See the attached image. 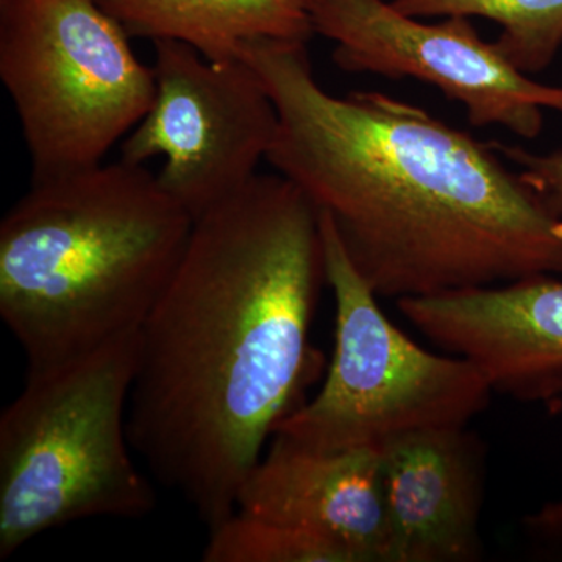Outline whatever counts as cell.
Masks as SVG:
<instances>
[{"instance_id":"6da1fadb","label":"cell","mask_w":562,"mask_h":562,"mask_svg":"<svg viewBox=\"0 0 562 562\" xmlns=\"http://www.w3.org/2000/svg\"><path fill=\"white\" fill-rule=\"evenodd\" d=\"M325 281L319 210L286 177L257 173L194 221L140 325L132 447L209 530L324 368L310 335Z\"/></svg>"},{"instance_id":"7a4b0ae2","label":"cell","mask_w":562,"mask_h":562,"mask_svg":"<svg viewBox=\"0 0 562 562\" xmlns=\"http://www.w3.org/2000/svg\"><path fill=\"white\" fill-rule=\"evenodd\" d=\"M279 131L266 161L328 214L376 297H428L562 276V217L494 143L376 91L328 94L308 43L261 41Z\"/></svg>"},{"instance_id":"3957f363","label":"cell","mask_w":562,"mask_h":562,"mask_svg":"<svg viewBox=\"0 0 562 562\" xmlns=\"http://www.w3.org/2000/svg\"><path fill=\"white\" fill-rule=\"evenodd\" d=\"M192 225L157 173L122 158L31 180L0 222V316L29 369L138 331Z\"/></svg>"},{"instance_id":"277c9868","label":"cell","mask_w":562,"mask_h":562,"mask_svg":"<svg viewBox=\"0 0 562 562\" xmlns=\"http://www.w3.org/2000/svg\"><path fill=\"white\" fill-rule=\"evenodd\" d=\"M136 362L138 331L29 369L0 417V560L63 525L154 512L128 436Z\"/></svg>"},{"instance_id":"5b68a950","label":"cell","mask_w":562,"mask_h":562,"mask_svg":"<svg viewBox=\"0 0 562 562\" xmlns=\"http://www.w3.org/2000/svg\"><path fill=\"white\" fill-rule=\"evenodd\" d=\"M101 0H0V80L32 180L105 161L149 113L155 76Z\"/></svg>"},{"instance_id":"8992f818","label":"cell","mask_w":562,"mask_h":562,"mask_svg":"<svg viewBox=\"0 0 562 562\" xmlns=\"http://www.w3.org/2000/svg\"><path fill=\"white\" fill-rule=\"evenodd\" d=\"M321 214L325 269L336 302L335 355L324 386L276 431L313 449L380 450L406 432L468 427L492 387L465 358L412 341L380 308L328 214Z\"/></svg>"},{"instance_id":"52a82bcc","label":"cell","mask_w":562,"mask_h":562,"mask_svg":"<svg viewBox=\"0 0 562 562\" xmlns=\"http://www.w3.org/2000/svg\"><path fill=\"white\" fill-rule=\"evenodd\" d=\"M154 44L151 109L121 146L122 160L165 158L162 190L198 220L243 190L268 157L279 113L249 63H213L190 44Z\"/></svg>"},{"instance_id":"ba28073f","label":"cell","mask_w":562,"mask_h":562,"mask_svg":"<svg viewBox=\"0 0 562 562\" xmlns=\"http://www.w3.org/2000/svg\"><path fill=\"white\" fill-rule=\"evenodd\" d=\"M314 33L335 41L333 61L346 72L435 85L462 103L472 127L502 125L525 139L543 127V109L561 111L562 88L528 79L480 38L469 18L424 24L384 0H303Z\"/></svg>"},{"instance_id":"9c48e42d","label":"cell","mask_w":562,"mask_h":562,"mask_svg":"<svg viewBox=\"0 0 562 562\" xmlns=\"http://www.w3.org/2000/svg\"><path fill=\"white\" fill-rule=\"evenodd\" d=\"M414 327L471 361L492 391L524 402L562 398V280L535 276L397 301Z\"/></svg>"},{"instance_id":"30bf717a","label":"cell","mask_w":562,"mask_h":562,"mask_svg":"<svg viewBox=\"0 0 562 562\" xmlns=\"http://www.w3.org/2000/svg\"><path fill=\"white\" fill-rule=\"evenodd\" d=\"M392 562L482 558L486 453L468 427L406 432L380 449Z\"/></svg>"},{"instance_id":"8fae6325","label":"cell","mask_w":562,"mask_h":562,"mask_svg":"<svg viewBox=\"0 0 562 562\" xmlns=\"http://www.w3.org/2000/svg\"><path fill=\"white\" fill-rule=\"evenodd\" d=\"M236 509L331 539L357 562H392L380 450L330 452L273 432Z\"/></svg>"},{"instance_id":"7c38bea8","label":"cell","mask_w":562,"mask_h":562,"mask_svg":"<svg viewBox=\"0 0 562 562\" xmlns=\"http://www.w3.org/2000/svg\"><path fill=\"white\" fill-rule=\"evenodd\" d=\"M138 38L190 44L206 60H239L261 41L310 43L312 20L303 0H101Z\"/></svg>"},{"instance_id":"4fadbf2b","label":"cell","mask_w":562,"mask_h":562,"mask_svg":"<svg viewBox=\"0 0 562 562\" xmlns=\"http://www.w3.org/2000/svg\"><path fill=\"white\" fill-rule=\"evenodd\" d=\"M409 18H486L502 27L495 46L514 68L538 74L562 46V0H392Z\"/></svg>"},{"instance_id":"5bb4252c","label":"cell","mask_w":562,"mask_h":562,"mask_svg":"<svg viewBox=\"0 0 562 562\" xmlns=\"http://www.w3.org/2000/svg\"><path fill=\"white\" fill-rule=\"evenodd\" d=\"M205 562H357L341 543L292 525L251 514H231L216 527L203 550Z\"/></svg>"},{"instance_id":"9a60e30c","label":"cell","mask_w":562,"mask_h":562,"mask_svg":"<svg viewBox=\"0 0 562 562\" xmlns=\"http://www.w3.org/2000/svg\"><path fill=\"white\" fill-rule=\"evenodd\" d=\"M492 143L502 157L519 166L525 183L538 194L546 209L562 217V150L535 154L522 146Z\"/></svg>"},{"instance_id":"2e32d148","label":"cell","mask_w":562,"mask_h":562,"mask_svg":"<svg viewBox=\"0 0 562 562\" xmlns=\"http://www.w3.org/2000/svg\"><path fill=\"white\" fill-rule=\"evenodd\" d=\"M525 531L543 552L562 560V498L546 503L524 520Z\"/></svg>"}]
</instances>
